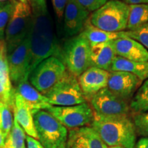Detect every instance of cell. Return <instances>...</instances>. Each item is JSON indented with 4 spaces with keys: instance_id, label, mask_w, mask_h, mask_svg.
I'll list each match as a JSON object with an SVG mask.
<instances>
[{
    "instance_id": "1",
    "label": "cell",
    "mask_w": 148,
    "mask_h": 148,
    "mask_svg": "<svg viewBox=\"0 0 148 148\" xmlns=\"http://www.w3.org/2000/svg\"><path fill=\"white\" fill-rule=\"evenodd\" d=\"M32 10L29 31V74L42 60L51 56L59 58L60 48L56 37L52 19L46 0H28Z\"/></svg>"
},
{
    "instance_id": "2",
    "label": "cell",
    "mask_w": 148,
    "mask_h": 148,
    "mask_svg": "<svg viewBox=\"0 0 148 148\" xmlns=\"http://www.w3.org/2000/svg\"><path fill=\"white\" fill-rule=\"evenodd\" d=\"M90 125L108 147H135L136 132L132 120L127 115L104 116L94 112V119Z\"/></svg>"
},
{
    "instance_id": "3",
    "label": "cell",
    "mask_w": 148,
    "mask_h": 148,
    "mask_svg": "<svg viewBox=\"0 0 148 148\" xmlns=\"http://www.w3.org/2000/svg\"><path fill=\"white\" fill-rule=\"evenodd\" d=\"M129 5L122 0H108L90 15L92 25L110 32H121L127 29Z\"/></svg>"
},
{
    "instance_id": "4",
    "label": "cell",
    "mask_w": 148,
    "mask_h": 148,
    "mask_svg": "<svg viewBox=\"0 0 148 148\" xmlns=\"http://www.w3.org/2000/svg\"><path fill=\"white\" fill-rule=\"evenodd\" d=\"M37 139L44 148H65L68 138L67 128L50 112L45 110L33 113Z\"/></svg>"
},
{
    "instance_id": "5",
    "label": "cell",
    "mask_w": 148,
    "mask_h": 148,
    "mask_svg": "<svg viewBox=\"0 0 148 148\" xmlns=\"http://www.w3.org/2000/svg\"><path fill=\"white\" fill-rule=\"evenodd\" d=\"M59 59L70 73L78 77L90 66V45L82 32L71 37L60 48Z\"/></svg>"
},
{
    "instance_id": "6",
    "label": "cell",
    "mask_w": 148,
    "mask_h": 148,
    "mask_svg": "<svg viewBox=\"0 0 148 148\" xmlns=\"http://www.w3.org/2000/svg\"><path fill=\"white\" fill-rule=\"evenodd\" d=\"M32 24V10L29 3L16 1L12 16L5 32L7 53L14 49L29 34Z\"/></svg>"
},
{
    "instance_id": "7",
    "label": "cell",
    "mask_w": 148,
    "mask_h": 148,
    "mask_svg": "<svg viewBox=\"0 0 148 148\" xmlns=\"http://www.w3.org/2000/svg\"><path fill=\"white\" fill-rule=\"evenodd\" d=\"M56 106H69L86 102L77 77L68 71L64 76L44 95Z\"/></svg>"
},
{
    "instance_id": "8",
    "label": "cell",
    "mask_w": 148,
    "mask_h": 148,
    "mask_svg": "<svg viewBox=\"0 0 148 148\" xmlns=\"http://www.w3.org/2000/svg\"><path fill=\"white\" fill-rule=\"evenodd\" d=\"M66 66L60 59L51 56L42 60L28 77L29 83L37 90L45 95L64 76Z\"/></svg>"
},
{
    "instance_id": "9",
    "label": "cell",
    "mask_w": 148,
    "mask_h": 148,
    "mask_svg": "<svg viewBox=\"0 0 148 148\" xmlns=\"http://www.w3.org/2000/svg\"><path fill=\"white\" fill-rule=\"evenodd\" d=\"M45 110L66 127L71 129L91 124L94 119V111L86 102L69 106H51Z\"/></svg>"
},
{
    "instance_id": "10",
    "label": "cell",
    "mask_w": 148,
    "mask_h": 148,
    "mask_svg": "<svg viewBox=\"0 0 148 148\" xmlns=\"http://www.w3.org/2000/svg\"><path fill=\"white\" fill-rule=\"evenodd\" d=\"M9 73L12 84L16 86L27 80L30 64V40L29 35L10 52L7 53Z\"/></svg>"
},
{
    "instance_id": "11",
    "label": "cell",
    "mask_w": 148,
    "mask_h": 148,
    "mask_svg": "<svg viewBox=\"0 0 148 148\" xmlns=\"http://www.w3.org/2000/svg\"><path fill=\"white\" fill-rule=\"evenodd\" d=\"M89 101L94 112L99 115H127L130 110L128 102L116 96L108 87L92 95Z\"/></svg>"
},
{
    "instance_id": "12",
    "label": "cell",
    "mask_w": 148,
    "mask_h": 148,
    "mask_svg": "<svg viewBox=\"0 0 148 148\" xmlns=\"http://www.w3.org/2000/svg\"><path fill=\"white\" fill-rule=\"evenodd\" d=\"M89 14V11L77 0H68L63 14V29L66 36L71 38L80 34L90 17Z\"/></svg>"
},
{
    "instance_id": "13",
    "label": "cell",
    "mask_w": 148,
    "mask_h": 148,
    "mask_svg": "<svg viewBox=\"0 0 148 148\" xmlns=\"http://www.w3.org/2000/svg\"><path fill=\"white\" fill-rule=\"evenodd\" d=\"M142 82L133 74L123 71H110L107 87L116 96L128 102Z\"/></svg>"
},
{
    "instance_id": "14",
    "label": "cell",
    "mask_w": 148,
    "mask_h": 148,
    "mask_svg": "<svg viewBox=\"0 0 148 148\" xmlns=\"http://www.w3.org/2000/svg\"><path fill=\"white\" fill-rule=\"evenodd\" d=\"M110 71L95 66L88 69L77 77L78 82L86 99H89L99 90L107 87Z\"/></svg>"
},
{
    "instance_id": "15",
    "label": "cell",
    "mask_w": 148,
    "mask_h": 148,
    "mask_svg": "<svg viewBox=\"0 0 148 148\" xmlns=\"http://www.w3.org/2000/svg\"><path fill=\"white\" fill-rule=\"evenodd\" d=\"M66 148H108L97 131L91 126L71 129L68 134Z\"/></svg>"
},
{
    "instance_id": "16",
    "label": "cell",
    "mask_w": 148,
    "mask_h": 148,
    "mask_svg": "<svg viewBox=\"0 0 148 148\" xmlns=\"http://www.w3.org/2000/svg\"><path fill=\"white\" fill-rule=\"evenodd\" d=\"M113 40L116 56L135 62H148V50L140 42L123 36Z\"/></svg>"
},
{
    "instance_id": "17",
    "label": "cell",
    "mask_w": 148,
    "mask_h": 148,
    "mask_svg": "<svg viewBox=\"0 0 148 148\" xmlns=\"http://www.w3.org/2000/svg\"><path fill=\"white\" fill-rule=\"evenodd\" d=\"M14 91L17 92L28 105L32 113L39 110H46L52 105L43 94L37 90L29 82L25 80L15 86Z\"/></svg>"
},
{
    "instance_id": "18",
    "label": "cell",
    "mask_w": 148,
    "mask_h": 148,
    "mask_svg": "<svg viewBox=\"0 0 148 148\" xmlns=\"http://www.w3.org/2000/svg\"><path fill=\"white\" fill-rule=\"evenodd\" d=\"M14 116L25 132L29 136L37 138L33 113L27 103L17 92L14 91Z\"/></svg>"
},
{
    "instance_id": "19",
    "label": "cell",
    "mask_w": 148,
    "mask_h": 148,
    "mask_svg": "<svg viewBox=\"0 0 148 148\" xmlns=\"http://www.w3.org/2000/svg\"><path fill=\"white\" fill-rule=\"evenodd\" d=\"M115 56L113 41L90 46V66L110 71Z\"/></svg>"
},
{
    "instance_id": "20",
    "label": "cell",
    "mask_w": 148,
    "mask_h": 148,
    "mask_svg": "<svg viewBox=\"0 0 148 148\" xmlns=\"http://www.w3.org/2000/svg\"><path fill=\"white\" fill-rule=\"evenodd\" d=\"M110 71H123L137 76L142 82L148 79V62H135L116 56Z\"/></svg>"
},
{
    "instance_id": "21",
    "label": "cell",
    "mask_w": 148,
    "mask_h": 148,
    "mask_svg": "<svg viewBox=\"0 0 148 148\" xmlns=\"http://www.w3.org/2000/svg\"><path fill=\"white\" fill-rule=\"evenodd\" d=\"M82 33L89 42L90 46H94L98 44L113 41L121 36L120 32H110L104 31L92 25L89 18L86 24Z\"/></svg>"
},
{
    "instance_id": "22",
    "label": "cell",
    "mask_w": 148,
    "mask_h": 148,
    "mask_svg": "<svg viewBox=\"0 0 148 148\" xmlns=\"http://www.w3.org/2000/svg\"><path fill=\"white\" fill-rule=\"evenodd\" d=\"M126 30H132L148 23V3L129 5Z\"/></svg>"
},
{
    "instance_id": "23",
    "label": "cell",
    "mask_w": 148,
    "mask_h": 148,
    "mask_svg": "<svg viewBox=\"0 0 148 148\" xmlns=\"http://www.w3.org/2000/svg\"><path fill=\"white\" fill-rule=\"evenodd\" d=\"M130 109L134 113L148 112V79L143 81L130 101Z\"/></svg>"
},
{
    "instance_id": "24",
    "label": "cell",
    "mask_w": 148,
    "mask_h": 148,
    "mask_svg": "<svg viewBox=\"0 0 148 148\" xmlns=\"http://www.w3.org/2000/svg\"><path fill=\"white\" fill-rule=\"evenodd\" d=\"M26 135L25 131L20 126L14 116V123L12 129L5 138L3 148H27Z\"/></svg>"
},
{
    "instance_id": "25",
    "label": "cell",
    "mask_w": 148,
    "mask_h": 148,
    "mask_svg": "<svg viewBox=\"0 0 148 148\" xmlns=\"http://www.w3.org/2000/svg\"><path fill=\"white\" fill-rule=\"evenodd\" d=\"M0 81L10 92H14L11 82L7 57V48L4 40H0Z\"/></svg>"
},
{
    "instance_id": "26",
    "label": "cell",
    "mask_w": 148,
    "mask_h": 148,
    "mask_svg": "<svg viewBox=\"0 0 148 148\" xmlns=\"http://www.w3.org/2000/svg\"><path fill=\"white\" fill-rule=\"evenodd\" d=\"M16 0L0 1V40H4L7 25L14 9Z\"/></svg>"
},
{
    "instance_id": "27",
    "label": "cell",
    "mask_w": 148,
    "mask_h": 148,
    "mask_svg": "<svg viewBox=\"0 0 148 148\" xmlns=\"http://www.w3.org/2000/svg\"><path fill=\"white\" fill-rule=\"evenodd\" d=\"M10 108L8 104L0 101V132L5 138L8 135L14 123Z\"/></svg>"
},
{
    "instance_id": "28",
    "label": "cell",
    "mask_w": 148,
    "mask_h": 148,
    "mask_svg": "<svg viewBox=\"0 0 148 148\" xmlns=\"http://www.w3.org/2000/svg\"><path fill=\"white\" fill-rule=\"evenodd\" d=\"M123 36L132 38L140 42L148 50V23L132 30L121 32Z\"/></svg>"
},
{
    "instance_id": "29",
    "label": "cell",
    "mask_w": 148,
    "mask_h": 148,
    "mask_svg": "<svg viewBox=\"0 0 148 148\" xmlns=\"http://www.w3.org/2000/svg\"><path fill=\"white\" fill-rule=\"evenodd\" d=\"M132 121L136 134L143 137H148V112L135 114Z\"/></svg>"
},
{
    "instance_id": "30",
    "label": "cell",
    "mask_w": 148,
    "mask_h": 148,
    "mask_svg": "<svg viewBox=\"0 0 148 148\" xmlns=\"http://www.w3.org/2000/svg\"><path fill=\"white\" fill-rule=\"evenodd\" d=\"M0 101L8 104L13 108L14 104V92H10L6 90L5 86L0 81Z\"/></svg>"
},
{
    "instance_id": "31",
    "label": "cell",
    "mask_w": 148,
    "mask_h": 148,
    "mask_svg": "<svg viewBox=\"0 0 148 148\" xmlns=\"http://www.w3.org/2000/svg\"><path fill=\"white\" fill-rule=\"evenodd\" d=\"M89 12L98 10L106 3L108 0H77Z\"/></svg>"
},
{
    "instance_id": "32",
    "label": "cell",
    "mask_w": 148,
    "mask_h": 148,
    "mask_svg": "<svg viewBox=\"0 0 148 148\" xmlns=\"http://www.w3.org/2000/svg\"><path fill=\"white\" fill-rule=\"evenodd\" d=\"M53 10H54L56 16L59 20L63 17V14L68 0H51Z\"/></svg>"
},
{
    "instance_id": "33",
    "label": "cell",
    "mask_w": 148,
    "mask_h": 148,
    "mask_svg": "<svg viewBox=\"0 0 148 148\" xmlns=\"http://www.w3.org/2000/svg\"><path fill=\"white\" fill-rule=\"evenodd\" d=\"M26 144L27 148H44L42 144L36 140V138L29 136L28 135L26 136Z\"/></svg>"
},
{
    "instance_id": "34",
    "label": "cell",
    "mask_w": 148,
    "mask_h": 148,
    "mask_svg": "<svg viewBox=\"0 0 148 148\" xmlns=\"http://www.w3.org/2000/svg\"><path fill=\"white\" fill-rule=\"evenodd\" d=\"M137 148H148V137H143L138 140L137 145Z\"/></svg>"
},
{
    "instance_id": "35",
    "label": "cell",
    "mask_w": 148,
    "mask_h": 148,
    "mask_svg": "<svg viewBox=\"0 0 148 148\" xmlns=\"http://www.w3.org/2000/svg\"><path fill=\"white\" fill-rule=\"evenodd\" d=\"M128 5L132 4H144L148 3V0H122Z\"/></svg>"
},
{
    "instance_id": "36",
    "label": "cell",
    "mask_w": 148,
    "mask_h": 148,
    "mask_svg": "<svg viewBox=\"0 0 148 148\" xmlns=\"http://www.w3.org/2000/svg\"><path fill=\"white\" fill-rule=\"evenodd\" d=\"M5 138L3 136L2 133L0 132V148H3L5 144Z\"/></svg>"
},
{
    "instance_id": "37",
    "label": "cell",
    "mask_w": 148,
    "mask_h": 148,
    "mask_svg": "<svg viewBox=\"0 0 148 148\" xmlns=\"http://www.w3.org/2000/svg\"><path fill=\"white\" fill-rule=\"evenodd\" d=\"M17 1H20V2L23 3H28V0H16Z\"/></svg>"
},
{
    "instance_id": "38",
    "label": "cell",
    "mask_w": 148,
    "mask_h": 148,
    "mask_svg": "<svg viewBox=\"0 0 148 148\" xmlns=\"http://www.w3.org/2000/svg\"><path fill=\"white\" fill-rule=\"evenodd\" d=\"M109 148H123V147H119V146H115V147H110Z\"/></svg>"
},
{
    "instance_id": "39",
    "label": "cell",
    "mask_w": 148,
    "mask_h": 148,
    "mask_svg": "<svg viewBox=\"0 0 148 148\" xmlns=\"http://www.w3.org/2000/svg\"><path fill=\"white\" fill-rule=\"evenodd\" d=\"M8 1V0H0V1Z\"/></svg>"
}]
</instances>
